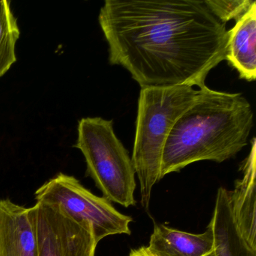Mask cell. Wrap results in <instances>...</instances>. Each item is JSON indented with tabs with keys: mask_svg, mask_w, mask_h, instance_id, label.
I'll use <instances>...</instances> for the list:
<instances>
[{
	"mask_svg": "<svg viewBox=\"0 0 256 256\" xmlns=\"http://www.w3.org/2000/svg\"><path fill=\"white\" fill-rule=\"evenodd\" d=\"M20 28L11 10V2L0 0V78L6 74L17 61L16 44Z\"/></svg>",
	"mask_w": 256,
	"mask_h": 256,
	"instance_id": "cell-12",
	"label": "cell"
},
{
	"mask_svg": "<svg viewBox=\"0 0 256 256\" xmlns=\"http://www.w3.org/2000/svg\"><path fill=\"white\" fill-rule=\"evenodd\" d=\"M146 250L151 256H206L214 251V232L210 226L193 234L156 224Z\"/></svg>",
	"mask_w": 256,
	"mask_h": 256,
	"instance_id": "cell-9",
	"label": "cell"
},
{
	"mask_svg": "<svg viewBox=\"0 0 256 256\" xmlns=\"http://www.w3.org/2000/svg\"><path fill=\"white\" fill-rule=\"evenodd\" d=\"M128 256H151L146 251V247H142V248L134 250L131 252Z\"/></svg>",
	"mask_w": 256,
	"mask_h": 256,
	"instance_id": "cell-14",
	"label": "cell"
},
{
	"mask_svg": "<svg viewBox=\"0 0 256 256\" xmlns=\"http://www.w3.org/2000/svg\"><path fill=\"white\" fill-rule=\"evenodd\" d=\"M35 196L37 203L56 205L74 221L90 226L98 244L109 236L131 234L132 218L116 210L106 198L92 194L74 176L60 174Z\"/></svg>",
	"mask_w": 256,
	"mask_h": 256,
	"instance_id": "cell-5",
	"label": "cell"
},
{
	"mask_svg": "<svg viewBox=\"0 0 256 256\" xmlns=\"http://www.w3.org/2000/svg\"><path fill=\"white\" fill-rule=\"evenodd\" d=\"M74 148L83 154L86 175L104 198L126 208L136 205V170L128 150L115 134L113 120L82 119Z\"/></svg>",
	"mask_w": 256,
	"mask_h": 256,
	"instance_id": "cell-4",
	"label": "cell"
},
{
	"mask_svg": "<svg viewBox=\"0 0 256 256\" xmlns=\"http://www.w3.org/2000/svg\"><path fill=\"white\" fill-rule=\"evenodd\" d=\"M0 256H38L34 206L0 200Z\"/></svg>",
	"mask_w": 256,
	"mask_h": 256,
	"instance_id": "cell-7",
	"label": "cell"
},
{
	"mask_svg": "<svg viewBox=\"0 0 256 256\" xmlns=\"http://www.w3.org/2000/svg\"><path fill=\"white\" fill-rule=\"evenodd\" d=\"M205 5L223 24L232 20L238 22L256 5L253 0H206Z\"/></svg>",
	"mask_w": 256,
	"mask_h": 256,
	"instance_id": "cell-13",
	"label": "cell"
},
{
	"mask_svg": "<svg viewBox=\"0 0 256 256\" xmlns=\"http://www.w3.org/2000/svg\"><path fill=\"white\" fill-rule=\"evenodd\" d=\"M215 256V254H214V252H212L211 254H208V256Z\"/></svg>",
	"mask_w": 256,
	"mask_h": 256,
	"instance_id": "cell-15",
	"label": "cell"
},
{
	"mask_svg": "<svg viewBox=\"0 0 256 256\" xmlns=\"http://www.w3.org/2000/svg\"><path fill=\"white\" fill-rule=\"evenodd\" d=\"M109 62L142 88H203L226 60L228 31L204 1L106 0L98 17Z\"/></svg>",
	"mask_w": 256,
	"mask_h": 256,
	"instance_id": "cell-1",
	"label": "cell"
},
{
	"mask_svg": "<svg viewBox=\"0 0 256 256\" xmlns=\"http://www.w3.org/2000/svg\"><path fill=\"white\" fill-rule=\"evenodd\" d=\"M252 108L240 94L212 90L202 97L175 122L163 150L160 178L200 161L222 163L248 144Z\"/></svg>",
	"mask_w": 256,
	"mask_h": 256,
	"instance_id": "cell-2",
	"label": "cell"
},
{
	"mask_svg": "<svg viewBox=\"0 0 256 256\" xmlns=\"http://www.w3.org/2000/svg\"><path fill=\"white\" fill-rule=\"evenodd\" d=\"M240 170L242 176L230 191V206L234 220L244 239L256 248V139L252 150Z\"/></svg>",
	"mask_w": 256,
	"mask_h": 256,
	"instance_id": "cell-8",
	"label": "cell"
},
{
	"mask_svg": "<svg viewBox=\"0 0 256 256\" xmlns=\"http://www.w3.org/2000/svg\"><path fill=\"white\" fill-rule=\"evenodd\" d=\"M38 256H95L97 244L92 228L74 221L56 205L34 206Z\"/></svg>",
	"mask_w": 256,
	"mask_h": 256,
	"instance_id": "cell-6",
	"label": "cell"
},
{
	"mask_svg": "<svg viewBox=\"0 0 256 256\" xmlns=\"http://www.w3.org/2000/svg\"><path fill=\"white\" fill-rule=\"evenodd\" d=\"M206 86L196 89L182 85L140 90L132 160L145 209H149L154 186L161 180L162 160L168 137L180 116L202 97Z\"/></svg>",
	"mask_w": 256,
	"mask_h": 256,
	"instance_id": "cell-3",
	"label": "cell"
},
{
	"mask_svg": "<svg viewBox=\"0 0 256 256\" xmlns=\"http://www.w3.org/2000/svg\"><path fill=\"white\" fill-rule=\"evenodd\" d=\"M256 4L228 31L226 60L236 70L240 79L256 78Z\"/></svg>",
	"mask_w": 256,
	"mask_h": 256,
	"instance_id": "cell-11",
	"label": "cell"
},
{
	"mask_svg": "<svg viewBox=\"0 0 256 256\" xmlns=\"http://www.w3.org/2000/svg\"><path fill=\"white\" fill-rule=\"evenodd\" d=\"M214 232L215 256H256L252 248L240 233L234 220L230 191L218 188L215 209L209 224Z\"/></svg>",
	"mask_w": 256,
	"mask_h": 256,
	"instance_id": "cell-10",
	"label": "cell"
}]
</instances>
